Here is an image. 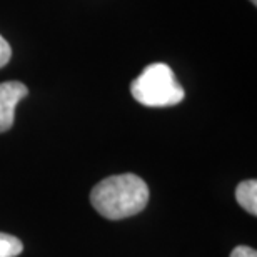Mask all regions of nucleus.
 <instances>
[{"mask_svg": "<svg viewBox=\"0 0 257 257\" xmlns=\"http://www.w3.org/2000/svg\"><path fill=\"white\" fill-rule=\"evenodd\" d=\"M27 94L29 89L19 80H9L0 84V134L12 128L15 107L24 97H27Z\"/></svg>", "mask_w": 257, "mask_h": 257, "instance_id": "obj_3", "label": "nucleus"}, {"mask_svg": "<svg viewBox=\"0 0 257 257\" xmlns=\"http://www.w3.org/2000/svg\"><path fill=\"white\" fill-rule=\"evenodd\" d=\"M230 257H257L255 249L249 247V245H237L232 252H230Z\"/></svg>", "mask_w": 257, "mask_h": 257, "instance_id": "obj_7", "label": "nucleus"}, {"mask_svg": "<svg viewBox=\"0 0 257 257\" xmlns=\"http://www.w3.org/2000/svg\"><path fill=\"white\" fill-rule=\"evenodd\" d=\"M250 2H252V4L255 5V4H257V0H250Z\"/></svg>", "mask_w": 257, "mask_h": 257, "instance_id": "obj_8", "label": "nucleus"}, {"mask_svg": "<svg viewBox=\"0 0 257 257\" xmlns=\"http://www.w3.org/2000/svg\"><path fill=\"white\" fill-rule=\"evenodd\" d=\"M24 244L15 235L0 232V257H17L22 254Z\"/></svg>", "mask_w": 257, "mask_h": 257, "instance_id": "obj_5", "label": "nucleus"}, {"mask_svg": "<svg viewBox=\"0 0 257 257\" xmlns=\"http://www.w3.org/2000/svg\"><path fill=\"white\" fill-rule=\"evenodd\" d=\"M10 57H12V49H10L7 40L0 35V69L9 64Z\"/></svg>", "mask_w": 257, "mask_h": 257, "instance_id": "obj_6", "label": "nucleus"}, {"mask_svg": "<svg viewBox=\"0 0 257 257\" xmlns=\"http://www.w3.org/2000/svg\"><path fill=\"white\" fill-rule=\"evenodd\" d=\"M131 94L146 107H171L184 100L186 92L167 64L147 65L137 79L132 80Z\"/></svg>", "mask_w": 257, "mask_h": 257, "instance_id": "obj_2", "label": "nucleus"}, {"mask_svg": "<svg viewBox=\"0 0 257 257\" xmlns=\"http://www.w3.org/2000/svg\"><path fill=\"white\" fill-rule=\"evenodd\" d=\"M149 187L136 174L110 176L90 191V204L102 217L120 220L132 217L146 209Z\"/></svg>", "mask_w": 257, "mask_h": 257, "instance_id": "obj_1", "label": "nucleus"}, {"mask_svg": "<svg viewBox=\"0 0 257 257\" xmlns=\"http://www.w3.org/2000/svg\"><path fill=\"white\" fill-rule=\"evenodd\" d=\"M235 200L244 210L249 214L257 215V181L249 179V181L240 182L235 187Z\"/></svg>", "mask_w": 257, "mask_h": 257, "instance_id": "obj_4", "label": "nucleus"}]
</instances>
